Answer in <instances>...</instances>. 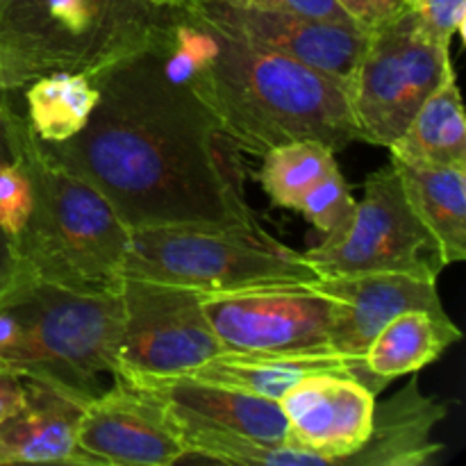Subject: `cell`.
<instances>
[{"instance_id": "7a4b0ae2", "label": "cell", "mask_w": 466, "mask_h": 466, "mask_svg": "<svg viewBox=\"0 0 466 466\" xmlns=\"http://www.w3.org/2000/svg\"><path fill=\"white\" fill-rule=\"evenodd\" d=\"M208 27L212 53L189 91L241 153L262 157L296 139L321 141L337 153L364 141L349 94L332 77Z\"/></svg>"}, {"instance_id": "d6986e66", "label": "cell", "mask_w": 466, "mask_h": 466, "mask_svg": "<svg viewBox=\"0 0 466 466\" xmlns=\"http://www.w3.org/2000/svg\"><path fill=\"white\" fill-rule=\"evenodd\" d=\"M405 198L440 244L444 264L466 259V168L431 167L391 157Z\"/></svg>"}, {"instance_id": "9c48e42d", "label": "cell", "mask_w": 466, "mask_h": 466, "mask_svg": "<svg viewBox=\"0 0 466 466\" xmlns=\"http://www.w3.org/2000/svg\"><path fill=\"white\" fill-rule=\"evenodd\" d=\"M118 291V376H185L226 350L205 317L198 289L121 278Z\"/></svg>"}, {"instance_id": "ffe728a7", "label": "cell", "mask_w": 466, "mask_h": 466, "mask_svg": "<svg viewBox=\"0 0 466 466\" xmlns=\"http://www.w3.org/2000/svg\"><path fill=\"white\" fill-rule=\"evenodd\" d=\"M462 339L449 314L421 309L391 319L369 344L364 364L376 378L390 385L394 378L410 376L440 360L451 344Z\"/></svg>"}, {"instance_id": "836d02e7", "label": "cell", "mask_w": 466, "mask_h": 466, "mask_svg": "<svg viewBox=\"0 0 466 466\" xmlns=\"http://www.w3.org/2000/svg\"><path fill=\"white\" fill-rule=\"evenodd\" d=\"M5 162V159H0V164H3Z\"/></svg>"}, {"instance_id": "e0dca14e", "label": "cell", "mask_w": 466, "mask_h": 466, "mask_svg": "<svg viewBox=\"0 0 466 466\" xmlns=\"http://www.w3.org/2000/svg\"><path fill=\"white\" fill-rule=\"evenodd\" d=\"M317 373H339L358 378L373 394L387 387L385 380L373 376L364 360L349 358L335 350H314V353H255V350H223L208 360L191 376L218 385L235 387L248 394L268 400H280L291 387Z\"/></svg>"}, {"instance_id": "7c38bea8", "label": "cell", "mask_w": 466, "mask_h": 466, "mask_svg": "<svg viewBox=\"0 0 466 466\" xmlns=\"http://www.w3.org/2000/svg\"><path fill=\"white\" fill-rule=\"evenodd\" d=\"M376 396L358 378H303L278 400L289 428L287 441L312 453L319 466H350V458L371 435Z\"/></svg>"}, {"instance_id": "4dcf8cb0", "label": "cell", "mask_w": 466, "mask_h": 466, "mask_svg": "<svg viewBox=\"0 0 466 466\" xmlns=\"http://www.w3.org/2000/svg\"><path fill=\"white\" fill-rule=\"evenodd\" d=\"M155 5H162V7H185L187 0H150Z\"/></svg>"}, {"instance_id": "8992f818", "label": "cell", "mask_w": 466, "mask_h": 466, "mask_svg": "<svg viewBox=\"0 0 466 466\" xmlns=\"http://www.w3.org/2000/svg\"><path fill=\"white\" fill-rule=\"evenodd\" d=\"M121 278L168 282L198 291L314 282L319 273L303 253L268 232L218 226L141 228L130 232Z\"/></svg>"}, {"instance_id": "4fadbf2b", "label": "cell", "mask_w": 466, "mask_h": 466, "mask_svg": "<svg viewBox=\"0 0 466 466\" xmlns=\"http://www.w3.org/2000/svg\"><path fill=\"white\" fill-rule=\"evenodd\" d=\"M89 399L77 426V446L100 466H171L185 460L180 437L157 400L123 378Z\"/></svg>"}, {"instance_id": "277c9868", "label": "cell", "mask_w": 466, "mask_h": 466, "mask_svg": "<svg viewBox=\"0 0 466 466\" xmlns=\"http://www.w3.org/2000/svg\"><path fill=\"white\" fill-rule=\"evenodd\" d=\"M182 9L150 0H0V94L55 71L100 76L167 39Z\"/></svg>"}, {"instance_id": "30bf717a", "label": "cell", "mask_w": 466, "mask_h": 466, "mask_svg": "<svg viewBox=\"0 0 466 466\" xmlns=\"http://www.w3.org/2000/svg\"><path fill=\"white\" fill-rule=\"evenodd\" d=\"M205 317L226 350L314 353L330 349L335 300L312 282L200 291Z\"/></svg>"}, {"instance_id": "e575fe53", "label": "cell", "mask_w": 466, "mask_h": 466, "mask_svg": "<svg viewBox=\"0 0 466 466\" xmlns=\"http://www.w3.org/2000/svg\"><path fill=\"white\" fill-rule=\"evenodd\" d=\"M408 3H412V0H408Z\"/></svg>"}, {"instance_id": "83f0119b", "label": "cell", "mask_w": 466, "mask_h": 466, "mask_svg": "<svg viewBox=\"0 0 466 466\" xmlns=\"http://www.w3.org/2000/svg\"><path fill=\"white\" fill-rule=\"evenodd\" d=\"M230 3L258 9H273V12H291L300 14V16L321 18V21L344 23V25L358 27L335 0H230Z\"/></svg>"}, {"instance_id": "cb8c5ba5", "label": "cell", "mask_w": 466, "mask_h": 466, "mask_svg": "<svg viewBox=\"0 0 466 466\" xmlns=\"http://www.w3.org/2000/svg\"><path fill=\"white\" fill-rule=\"evenodd\" d=\"M355 205H358V200L350 194L349 182L341 176L339 167H335L303 196L296 212L303 214L317 230L328 235L353 217Z\"/></svg>"}, {"instance_id": "4316f807", "label": "cell", "mask_w": 466, "mask_h": 466, "mask_svg": "<svg viewBox=\"0 0 466 466\" xmlns=\"http://www.w3.org/2000/svg\"><path fill=\"white\" fill-rule=\"evenodd\" d=\"M362 32L371 35L410 7L408 0H335Z\"/></svg>"}, {"instance_id": "44dd1931", "label": "cell", "mask_w": 466, "mask_h": 466, "mask_svg": "<svg viewBox=\"0 0 466 466\" xmlns=\"http://www.w3.org/2000/svg\"><path fill=\"white\" fill-rule=\"evenodd\" d=\"M390 150L412 164L466 168V118L455 76L428 96Z\"/></svg>"}, {"instance_id": "8fae6325", "label": "cell", "mask_w": 466, "mask_h": 466, "mask_svg": "<svg viewBox=\"0 0 466 466\" xmlns=\"http://www.w3.org/2000/svg\"><path fill=\"white\" fill-rule=\"evenodd\" d=\"M187 12L221 35L305 64L332 77L350 94L369 35L344 23L321 21L291 12L246 7L230 0H187Z\"/></svg>"}, {"instance_id": "2e32d148", "label": "cell", "mask_w": 466, "mask_h": 466, "mask_svg": "<svg viewBox=\"0 0 466 466\" xmlns=\"http://www.w3.org/2000/svg\"><path fill=\"white\" fill-rule=\"evenodd\" d=\"M118 376V373H116ZM127 385L137 387L150 399L164 405L189 412L203 421L218 428H228L239 435L282 444L287 441L289 428L278 400L262 399L235 387L203 380L191 373L185 376H118Z\"/></svg>"}, {"instance_id": "9a60e30c", "label": "cell", "mask_w": 466, "mask_h": 466, "mask_svg": "<svg viewBox=\"0 0 466 466\" xmlns=\"http://www.w3.org/2000/svg\"><path fill=\"white\" fill-rule=\"evenodd\" d=\"M89 399L94 396L57 382L23 378L21 405L0 421V466H100L77 446V426Z\"/></svg>"}, {"instance_id": "6da1fadb", "label": "cell", "mask_w": 466, "mask_h": 466, "mask_svg": "<svg viewBox=\"0 0 466 466\" xmlns=\"http://www.w3.org/2000/svg\"><path fill=\"white\" fill-rule=\"evenodd\" d=\"M159 44L96 76L98 103L85 127L46 148L94 185L130 232L218 226L264 235L246 198L241 150L164 76Z\"/></svg>"}, {"instance_id": "5bb4252c", "label": "cell", "mask_w": 466, "mask_h": 466, "mask_svg": "<svg viewBox=\"0 0 466 466\" xmlns=\"http://www.w3.org/2000/svg\"><path fill=\"white\" fill-rule=\"evenodd\" d=\"M312 285L335 300L330 349L349 358L364 360L373 337L399 314L412 309L446 314L437 291V278L376 271L319 278Z\"/></svg>"}, {"instance_id": "7402d4cb", "label": "cell", "mask_w": 466, "mask_h": 466, "mask_svg": "<svg viewBox=\"0 0 466 466\" xmlns=\"http://www.w3.org/2000/svg\"><path fill=\"white\" fill-rule=\"evenodd\" d=\"M23 89L27 123L46 144H62L77 135L98 103V86L86 73L55 71Z\"/></svg>"}, {"instance_id": "5b68a950", "label": "cell", "mask_w": 466, "mask_h": 466, "mask_svg": "<svg viewBox=\"0 0 466 466\" xmlns=\"http://www.w3.org/2000/svg\"><path fill=\"white\" fill-rule=\"evenodd\" d=\"M121 285V282H118ZM25 335L3 367L82 394H100L98 378H114L123 328L121 291H82L27 273L21 282Z\"/></svg>"}, {"instance_id": "f1b7e54d", "label": "cell", "mask_w": 466, "mask_h": 466, "mask_svg": "<svg viewBox=\"0 0 466 466\" xmlns=\"http://www.w3.org/2000/svg\"><path fill=\"white\" fill-rule=\"evenodd\" d=\"M30 271L25 262H23L21 253L16 248V239L0 230V303L9 296V291L16 287L25 273Z\"/></svg>"}, {"instance_id": "484cf974", "label": "cell", "mask_w": 466, "mask_h": 466, "mask_svg": "<svg viewBox=\"0 0 466 466\" xmlns=\"http://www.w3.org/2000/svg\"><path fill=\"white\" fill-rule=\"evenodd\" d=\"M410 7L423 30L440 44L451 46L455 35L464 36L466 0H412Z\"/></svg>"}, {"instance_id": "ba28073f", "label": "cell", "mask_w": 466, "mask_h": 466, "mask_svg": "<svg viewBox=\"0 0 466 466\" xmlns=\"http://www.w3.org/2000/svg\"><path fill=\"white\" fill-rule=\"evenodd\" d=\"M303 258L319 278L376 271L440 278L446 267L440 244L410 208L391 162L367 177L353 217Z\"/></svg>"}, {"instance_id": "3957f363", "label": "cell", "mask_w": 466, "mask_h": 466, "mask_svg": "<svg viewBox=\"0 0 466 466\" xmlns=\"http://www.w3.org/2000/svg\"><path fill=\"white\" fill-rule=\"evenodd\" d=\"M0 132L32 185V212L14 237L23 262L55 285L116 289L130 244L126 223L94 185L46 148L9 100L0 109Z\"/></svg>"}, {"instance_id": "f546056e", "label": "cell", "mask_w": 466, "mask_h": 466, "mask_svg": "<svg viewBox=\"0 0 466 466\" xmlns=\"http://www.w3.org/2000/svg\"><path fill=\"white\" fill-rule=\"evenodd\" d=\"M23 400V378L9 367L0 364V421L21 405Z\"/></svg>"}, {"instance_id": "ac0fdd59", "label": "cell", "mask_w": 466, "mask_h": 466, "mask_svg": "<svg viewBox=\"0 0 466 466\" xmlns=\"http://www.w3.org/2000/svg\"><path fill=\"white\" fill-rule=\"evenodd\" d=\"M449 414V405L421 394L417 378L373 410L371 435L350 458V466H421L444 446L432 441V428Z\"/></svg>"}, {"instance_id": "52a82bcc", "label": "cell", "mask_w": 466, "mask_h": 466, "mask_svg": "<svg viewBox=\"0 0 466 466\" xmlns=\"http://www.w3.org/2000/svg\"><path fill=\"white\" fill-rule=\"evenodd\" d=\"M451 76V46L432 39L412 7L371 32L349 94L364 141L390 148Z\"/></svg>"}, {"instance_id": "d6a6232c", "label": "cell", "mask_w": 466, "mask_h": 466, "mask_svg": "<svg viewBox=\"0 0 466 466\" xmlns=\"http://www.w3.org/2000/svg\"><path fill=\"white\" fill-rule=\"evenodd\" d=\"M5 96H9V94H0V100H3V98H5Z\"/></svg>"}, {"instance_id": "1f68e13d", "label": "cell", "mask_w": 466, "mask_h": 466, "mask_svg": "<svg viewBox=\"0 0 466 466\" xmlns=\"http://www.w3.org/2000/svg\"><path fill=\"white\" fill-rule=\"evenodd\" d=\"M5 103H7V96H5V98L0 100V109H3V105H5Z\"/></svg>"}, {"instance_id": "603a6c76", "label": "cell", "mask_w": 466, "mask_h": 466, "mask_svg": "<svg viewBox=\"0 0 466 466\" xmlns=\"http://www.w3.org/2000/svg\"><path fill=\"white\" fill-rule=\"evenodd\" d=\"M335 155V150L321 141H287L262 155L258 177L273 205L296 209L303 196L337 167Z\"/></svg>"}, {"instance_id": "d4e9b609", "label": "cell", "mask_w": 466, "mask_h": 466, "mask_svg": "<svg viewBox=\"0 0 466 466\" xmlns=\"http://www.w3.org/2000/svg\"><path fill=\"white\" fill-rule=\"evenodd\" d=\"M32 212V185L25 168L14 159L0 164V230L16 237Z\"/></svg>"}]
</instances>
